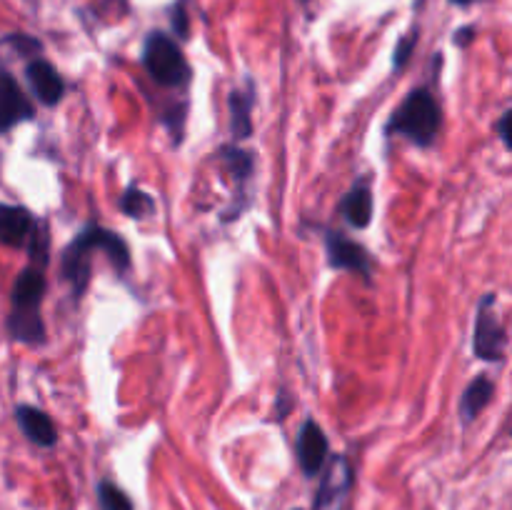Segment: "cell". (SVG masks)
Returning a JSON list of instances; mask_svg holds the SVG:
<instances>
[{
    "instance_id": "obj_1",
    "label": "cell",
    "mask_w": 512,
    "mask_h": 510,
    "mask_svg": "<svg viewBox=\"0 0 512 510\" xmlns=\"http://www.w3.org/2000/svg\"><path fill=\"white\" fill-rule=\"evenodd\" d=\"M93 250H105L113 265L118 268V273H125L130 268V250L125 245V240L120 238L113 230H105L100 225H88L85 230H80L78 238L65 248L63 253V275L65 280L73 283L75 298L85 293L90 280V260L88 255Z\"/></svg>"
},
{
    "instance_id": "obj_2",
    "label": "cell",
    "mask_w": 512,
    "mask_h": 510,
    "mask_svg": "<svg viewBox=\"0 0 512 510\" xmlns=\"http://www.w3.org/2000/svg\"><path fill=\"white\" fill-rule=\"evenodd\" d=\"M45 295V278L38 268H25L13 285V310L8 318L10 338L20 343H43L45 325L40 318V303Z\"/></svg>"
},
{
    "instance_id": "obj_3",
    "label": "cell",
    "mask_w": 512,
    "mask_h": 510,
    "mask_svg": "<svg viewBox=\"0 0 512 510\" xmlns=\"http://www.w3.org/2000/svg\"><path fill=\"white\" fill-rule=\"evenodd\" d=\"M440 123H443V110L438 98L428 88H418L398 105L388 123V133L403 135L420 148H428L438 138Z\"/></svg>"
},
{
    "instance_id": "obj_4",
    "label": "cell",
    "mask_w": 512,
    "mask_h": 510,
    "mask_svg": "<svg viewBox=\"0 0 512 510\" xmlns=\"http://www.w3.org/2000/svg\"><path fill=\"white\" fill-rule=\"evenodd\" d=\"M143 65L150 78L165 88H180L190 83V65L183 50L165 33H150L143 48Z\"/></svg>"
},
{
    "instance_id": "obj_5",
    "label": "cell",
    "mask_w": 512,
    "mask_h": 510,
    "mask_svg": "<svg viewBox=\"0 0 512 510\" xmlns=\"http://www.w3.org/2000/svg\"><path fill=\"white\" fill-rule=\"evenodd\" d=\"M495 293L483 295L475 315V333H473V350L485 363H500L505 358L508 348V335L500 315L495 313Z\"/></svg>"
},
{
    "instance_id": "obj_6",
    "label": "cell",
    "mask_w": 512,
    "mask_h": 510,
    "mask_svg": "<svg viewBox=\"0 0 512 510\" xmlns=\"http://www.w3.org/2000/svg\"><path fill=\"white\" fill-rule=\"evenodd\" d=\"M353 465L345 455H333L323 480H320L318 495H315L313 510H345L350 493H353Z\"/></svg>"
},
{
    "instance_id": "obj_7",
    "label": "cell",
    "mask_w": 512,
    "mask_h": 510,
    "mask_svg": "<svg viewBox=\"0 0 512 510\" xmlns=\"http://www.w3.org/2000/svg\"><path fill=\"white\" fill-rule=\"evenodd\" d=\"M325 248H328V263L335 270H350V273H358L368 278L370 275V255L355 240L345 238L343 233H328L325 235Z\"/></svg>"
},
{
    "instance_id": "obj_8",
    "label": "cell",
    "mask_w": 512,
    "mask_h": 510,
    "mask_svg": "<svg viewBox=\"0 0 512 510\" xmlns=\"http://www.w3.org/2000/svg\"><path fill=\"white\" fill-rule=\"evenodd\" d=\"M295 450H298V463L300 470H303L308 478L320 473V468L328 460V438H325L323 428H320L315 420H305L303 428L298 433V443H295Z\"/></svg>"
},
{
    "instance_id": "obj_9",
    "label": "cell",
    "mask_w": 512,
    "mask_h": 510,
    "mask_svg": "<svg viewBox=\"0 0 512 510\" xmlns=\"http://www.w3.org/2000/svg\"><path fill=\"white\" fill-rule=\"evenodd\" d=\"M33 115V103L25 98V93L15 83L13 75L0 73V133H8V130L25 123Z\"/></svg>"
},
{
    "instance_id": "obj_10",
    "label": "cell",
    "mask_w": 512,
    "mask_h": 510,
    "mask_svg": "<svg viewBox=\"0 0 512 510\" xmlns=\"http://www.w3.org/2000/svg\"><path fill=\"white\" fill-rule=\"evenodd\" d=\"M28 75V83L33 88L35 98L43 105H58L60 98L65 93V83L58 75V70L48 63V60H33L25 70Z\"/></svg>"
},
{
    "instance_id": "obj_11",
    "label": "cell",
    "mask_w": 512,
    "mask_h": 510,
    "mask_svg": "<svg viewBox=\"0 0 512 510\" xmlns=\"http://www.w3.org/2000/svg\"><path fill=\"white\" fill-rule=\"evenodd\" d=\"M15 420H18L25 438L33 440L40 448H53V445L58 443V433H55L53 420H50L40 408H33V405H18V408H15Z\"/></svg>"
},
{
    "instance_id": "obj_12",
    "label": "cell",
    "mask_w": 512,
    "mask_h": 510,
    "mask_svg": "<svg viewBox=\"0 0 512 510\" xmlns=\"http://www.w3.org/2000/svg\"><path fill=\"white\" fill-rule=\"evenodd\" d=\"M340 213H343V218L348 220L353 228H368L370 220H373V193H370L368 180H358V183L345 193V198L340 200Z\"/></svg>"
},
{
    "instance_id": "obj_13",
    "label": "cell",
    "mask_w": 512,
    "mask_h": 510,
    "mask_svg": "<svg viewBox=\"0 0 512 510\" xmlns=\"http://www.w3.org/2000/svg\"><path fill=\"white\" fill-rule=\"evenodd\" d=\"M33 230V215L20 205L0 203V243L5 245H23Z\"/></svg>"
},
{
    "instance_id": "obj_14",
    "label": "cell",
    "mask_w": 512,
    "mask_h": 510,
    "mask_svg": "<svg viewBox=\"0 0 512 510\" xmlns=\"http://www.w3.org/2000/svg\"><path fill=\"white\" fill-rule=\"evenodd\" d=\"M228 105H230V130H233V135L238 140L250 138V133H253V118H250V113H253V105H255L253 85H248L245 90H233V93H230Z\"/></svg>"
},
{
    "instance_id": "obj_15",
    "label": "cell",
    "mask_w": 512,
    "mask_h": 510,
    "mask_svg": "<svg viewBox=\"0 0 512 510\" xmlns=\"http://www.w3.org/2000/svg\"><path fill=\"white\" fill-rule=\"evenodd\" d=\"M493 393H495L493 380L485 378V375H478V378L465 388L463 398H460V418H463L465 425H470L480 413H483L485 405L493 400Z\"/></svg>"
},
{
    "instance_id": "obj_16",
    "label": "cell",
    "mask_w": 512,
    "mask_h": 510,
    "mask_svg": "<svg viewBox=\"0 0 512 510\" xmlns=\"http://www.w3.org/2000/svg\"><path fill=\"white\" fill-rule=\"evenodd\" d=\"M220 160L228 165L230 175H233L238 183H245V180L250 178V173H253V155L235 148V145H223V148H220Z\"/></svg>"
},
{
    "instance_id": "obj_17",
    "label": "cell",
    "mask_w": 512,
    "mask_h": 510,
    "mask_svg": "<svg viewBox=\"0 0 512 510\" xmlns=\"http://www.w3.org/2000/svg\"><path fill=\"white\" fill-rule=\"evenodd\" d=\"M120 210H123L125 215H130V218H145L150 210H155V203L148 193H143V190L128 188L123 198H120Z\"/></svg>"
},
{
    "instance_id": "obj_18",
    "label": "cell",
    "mask_w": 512,
    "mask_h": 510,
    "mask_svg": "<svg viewBox=\"0 0 512 510\" xmlns=\"http://www.w3.org/2000/svg\"><path fill=\"white\" fill-rule=\"evenodd\" d=\"M98 500L103 510H133V503H130L128 495L118 485L110 483V480H103L98 485Z\"/></svg>"
},
{
    "instance_id": "obj_19",
    "label": "cell",
    "mask_w": 512,
    "mask_h": 510,
    "mask_svg": "<svg viewBox=\"0 0 512 510\" xmlns=\"http://www.w3.org/2000/svg\"><path fill=\"white\" fill-rule=\"evenodd\" d=\"M415 43H418V33H408V35H405V38H400L398 48H395V53H393L395 70H400L405 63H408V58H410V55H413Z\"/></svg>"
},
{
    "instance_id": "obj_20",
    "label": "cell",
    "mask_w": 512,
    "mask_h": 510,
    "mask_svg": "<svg viewBox=\"0 0 512 510\" xmlns=\"http://www.w3.org/2000/svg\"><path fill=\"white\" fill-rule=\"evenodd\" d=\"M173 25H175V33H178L180 38H185V35H188V18H185V5L183 3L175 5Z\"/></svg>"
},
{
    "instance_id": "obj_21",
    "label": "cell",
    "mask_w": 512,
    "mask_h": 510,
    "mask_svg": "<svg viewBox=\"0 0 512 510\" xmlns=\"http://www.w3.org/2000/svg\"><path fill=\"white\" fill-rule=\"evenodd\" d=\"M510 120H512V113L510 110H505L503 115H500V120L495 123V130H498L500 140L505 143V148H510Z\"/></svg>"
},
{
    "instance_id": "obj_22",
    "label": "cell",
    "mask_w": 512,
    "mask_h": 510,
    "mask_svg": "<svg viewBox=\"0 0 512 510\" xmlns=\"http://www.w3.org/2000/svg\"><path fill=\"white\" fill-rule=\"evenodd\" d=\"M455 43L458 45H468L470 40H473V28H460L458 33H455Z\"/></svg>"
},
{
    "instance_id": "obj_23",
    "label": "cell",
    "mask_w": 512,
    "mask_h": 510,
    "mask_svg": "<svg viewBox=\"0 0 512 510\" xmlns=\"http://www.w3.org/2000/svg\"><path fill=\"white\" fill-rule=\"evenodd\" d=\"M453 3H458V5H468V3H473V0H453Z\"/></svg>"
}]
</instances>
